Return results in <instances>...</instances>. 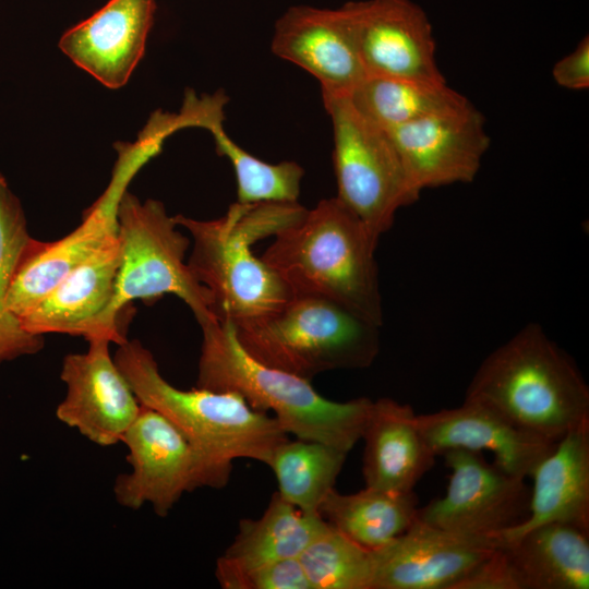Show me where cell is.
Instances as JSON below:
<instances>
[{"label": "cell", "mask_w": 589, "mask_h": 589, "mask_svg": "<svg viewBox=\"0 0 589 589\" xmlns=\"http://www.w3.org/2000/svg\"><path fill=\"white\" fill-rule=\"evenodd\" d=\"M113 358L141 405L167 417L191 444L200 489L225 488L236 459L267 465L275 448L289 438L273 416L253 409L237 394L173 386L137 339L119 345Z\"/></svg>", "instance_id": "cell-1"}, {"label": "cell", "mask_w": 589, "mask_h": 589, "mask_svg": "<svg viewBox=\"0 0 589 589\" xmlns=\"http://www.w3.org/2000/svg\"><path fill=\"white\" fill-rule=\"evenodd\" d=\"M306 208L296 203L230 205L216 219L176 215L191 236L188 265L212 298L219 321L240 326L279 310L293 294L281 278L252 250V245L299 221Z\"/></svg>", "instance_id": "cell-2"}, {"label": "cell", "mask_w": 589, "mask_h": 589, "mask_svg": "<svg viewBox=\"0 0 589 589\" xmlns=\"http://www.w3.org/2000/svg\"><path fill=\"white\" fill-rule=\"evenodd\" d=\"M200 326L203 338L196 387L239 395L253 409L269 412L288 434L300 440L321 442L348 454L361 440L371 399H327L311 381L252 357L231 322L215 318Z\"/></svg>", "instance_id": "cell-3"}, {"label": "cell", "mask_w": 589, "mask_h": 589, "mask_svg": "<svg viewBox=\"0 0 589 589\" xmlns=\"http://www.w3.org/2000/svg\"><path fill=\"white\" fill-rule=\"evenodd\" d=\"M377 242L335 196L320 201L299 221L279 231L261 259L292 294L326 298L381 327Z\"/></svg>", "instance_id": "cell-4"}, {"label": "cell", "mask_w": 589, "mask_h": 589, "mask_svg": "<svg viewBox=\"0 0 589 589\" xmlns=\"http://www.w3.org/2000/svg\"><path fill=\"white\" fill-rule=\"evenodd\" d=\"M465 398L551 442L589 421V388L581 373L537 323L482 361Z\"/></svg>", "instance_id": "cell-5"}, {"label": "cell", "mask_w": 589, "mask_h": 589, "mask_svg": "<svg viewBox=\"0 0 589 589\" xmlns=\"http://www.w3.org/2000/svg\"><path fill=\"white\" fill-rule=\"evenodd\" d=\"M380 328L326 298L293 294L236 332L259 361L311 381L327 371L370 366L380 352Z\"/></svg>", "instance_id": "cell-6"}, {"label": "cell", "mask_w": 589, "mask_h": 589, "mask_svg": "<svg viewBox=\"0 0 589 589\" xmlns=\"http://www.w3.org/2000/svg\"><path fill=\"white\" fill-rule=\"evenodd\" d=\"M175 216L153 199L141 202L127 190L118 206L121 263L115 292L103 322V338L117 346L128 340L119 314L133 300L154 303L166 294L181 299L199 325L215 320L207 289L185 262L191 239L177 229Z\"/></svg>", "instance_id": "cell-7"}, {"label": "cell", "mask_w": 589, "mask_h": 589, "mask_svg": "<svg viewBox=\"0 0 589 589\" xmlns=\"http://www.w3.org/2000/svg\"><path fill=\"white\" fill-rule=\"evenodd\" d=\"M322 97L333 124L336 196L380 239L420 193L386 130L361 116L347 96Z\"/></svg>", "instance_id": "cell-8"}, {"label": "cell", "mask_w": 589, "mask_h": 589, "mask_svg": "<svg viewBox=\"0 0 589 589\" xmlns=\"http://www.w3.org/2000/svg\"><path fill=\"white\" fill-rule=\"evenodd\" d=\"M446 493L418 509V519L450 532L498 539L528 515L530 489L524 478L489 464L481 453L450 449Z\"/></svg>", "instance_id": "cell-9"}, {"label": "cell", "mask_w": 589, "mask_h": 589, "mask_svg": "<svg viewBox=\"0 0 589 589\" xmlns=\"http://www.w3.org/2000/svg\"><path fill=\"white\" fill-rule=\"evenodd\" d=\"M155 152L151 145L120 158L110 184L72 232L56 241L29 240L8 292L7 305L14 315H25L69 272L117 239L120 197L133 175Z\"/></svg>", "instance_id": "cell-10"}, {"label": "cell", "mask_w": 589, "mask_h": 589, "mask_svg": "<svg viewBox=\"0 0 589 589\" xmlns=\"http://www.w3.org/2000/svg\"><path fill=\"white\" fill-rule=\"evenodd\" d=\"M121 443L131 470L117 477V503L137 510L149 505L166 517L184 493L200 489L197 460L183 433L164 414L142 405Z\"/></svg>", "instance_id": "cell-11"}, {"label": "cell", "mask_w": 589, "mask_h": 589, "mask_svg": "<svg viewBox=\"0 0 589 589\" xmlns=\"http://www.w3.org/2000/svg\"><path fill=\"white\" fill-rule=\"evenodd\" d=\"M368 75L446 82L432 25L411 0H364L341 7Z\"/></svg>", "instance_id": "cell-12"}, {"label": "cell", "mask_w": 589, "mask_h": 589, "mask_svg": "<svg viewBox=\"0 0 589 589\" xmlns=\"http://www.w3.org/2000/svg\"><path fill=\"white\" fill-rule=\"evenodd\" d=\"M110 345L91 340L85 352L64 356L60 378L65 395L56 408L60 422L103 447L121 443L142 407Z\"/></svg>", "instance_id": "cell-13"}, {"label": "cell", "mask_w": 589, "mask_h": 589, "mask_svg": "<svg viewBox=\"0 0 589 589\" xmlns=\"http://www.w3.org/2000/svg\"><path fill=\"white\" fill-rule=\"evenodd\" d=\"M483 115L470 103L386 130L407 175L424 189L473 181L490 146Z\"/></svg>", "instance_id": "cell-14"}, {"label": "cell", "mask_w": 589, "mask_h": 589, "mask_svg": "<svg viewBox=\"0 0 589 589\" xmlns=\"http://www.w3.org/2000/svg\"><path fill=\"white\" fill-rule=\"evenodd\" d=\"M500 539L443 530L418 518L371 551V589H456L500 545Z\"/></svg>", "instance_id": "cell-15"}, {"label": "cell", "mask_w": 589, "mask_h": 589, "mask_svg": "<svg viewBox=\"0 0 589 589\" xmlns=\"http://www.w3.org/2000/svg\"><path fill=\"white\" fill-rule=\"evenodd\" d=\"M273 52L304 69L322 95L348 96L366 76L340 8H289L276 22Z\"/></svg>", "instance_id": "cell-16"}, {"label": "cell", "mask_w": 589, "mask_h": 589, "mask_svg": "<svg viewBox=\"0 0 589 589\" xmlns=\"http://www.w3.org/2000/svg\"><path fill=\"white\" fill-rule=\"evenodd\" d=\"M417 420L436 456L450 449L489 450L495 466L524 479L556 443L522 430L491 407L468 398L459 407L417 414Z\"/></svg>", "instance_id": "cell-17"}, {"label": "cell", "mask_w": 589, "mask_h": 589, "mask_svg": "<svg viewBox=\"0 0 589 589\" xmlns=\"http://www.w3.org/2000/svg\"><path fill=\"white\" fill-rule=\"evenodd\" d=\"M154 12L155 0H110L68 29L59 47L103 85L119 88L143 57Z\"/></svg>", "instance_id": "cell-18"}, {"label": "cell", "mask_w": 589, "mask_h": 589, "mask_svg": "<svg viewBox=\"0 0 589 589\" xmlns=\"http://www.w3.org/2000/svg\"><path fill=\"white\" fill-rule=\"evenodd\" d=\"M120 263L117 237L69 272L21 316L23 328L37 336L64 334L83 337L87 342L104 339L103 322L113 297Z\"/></svg>", "instance_id": "cell-19"}, {"label": "cell", "mask_w": 589, "mask_h": 589, "mask_svg": "<svg viewBox=\"0 0 589 589\" xmlns=\"http://www.w3.org/2000/svg\"><path fill=\"white\" fill-rule=\"evenodd\" d=\"M527 517L500 536L510 542L549 522H566L589 530V421L562 436L530 476Z\"/></svg>", "instance_id": "cell-20"}, {"label": "cell", "mask_w": 589, "mask_h": 589, "mask_svg": "<svg viewBox=\"0 0 589 589\" xmlns=\"http://www.w3.org/2000/svg\"><path fill=\"white\" fill-rule=\"evenodd\" d=\"M361 438L365 486L412 492L436 455L422 435L411 406L392 398L372 400Z\"/></svg>", "instance_id": "cell-21"}, {"label": "cell", "mask_w": 589, "mask_h": 589, "mask_svg": "<svg viewBox=\"0 0 589 589\" xmlns=\"http://www.w3.org/2000/svg\"><path fill=\"white\" fill-rule=\"evenodd\" d=\"M327 522L309 515L275 492L257 519H242L238 533L216 561L215 577L221 588L239 575L286 558L299 557Z\"/></svg>", "instance_id": "cell-22"}, {"label": "cell", "mask_w": 589, "mask_h": 589, "mask_svg": "<svg viewBox=\"0 0 589 589\" xmlns=\"http://www.w3.org/2000/svg\"><path fill=\"white\" fill-rule=\"evenodd\" d=\"M501 543L520 589L589 588V530L549 522Z\"/></svg>", "instance_id": "cell-23"}, {"label": "cell", "mask_w": 589, "mask_h": 589, "mask_svg": "<svg viewBox=\"0 0 589 589\" xmlns=\"http://www.w3.org/2000/svg\"><path fill=\"white\" fill-rule=\"evenodd\" d=\"M416 493H398L364 486L342 494L332 490L318 515L334 529L368 551H375L401 533L418 517Z\"/></svg>", "instance_id": "cell-24"}, {"label": "cell", "mask_w": 589, "mask_h": 589, "mask_svg": "<svg viewBox=\"0 0 589 589\" xmlns=\"http://www.w3.org/2000/svg\"><path fill=\"white\" fill-rule=\"evenodd\" d=\"M353 108L384 130H393L469 100L446 82L365 76L347 96Z\"/></svg>", "instance_id": "cell-25"}, {"label": "cell", "mask_w": 589, "mask_h": 589, "mask_svg": "<svg viewBox=\"0 0 589 589\" xmlns=\"http://www.w3.org/2000/svg\"><path fill=\"white\" fill-rule=\"evenodd\" d=\"M347 455L321 442L287 438L275 448L267 466L276 477L277 493L285 501L305 514L318 515Z\"/></svg>", "instance_id": "cell-26"}, {"label": "cell", "mask_w": 589, "mask_h": 589, "mask_svg": "<svg viewBox=\"0 0 589 589\" xmlns=\"http://www.w3.org/2000/svg\"><path fill=\"white\" fill-rule=\"evenodd\" d=\"M32 238L22 203L0 172V364L44 348V336L26 332L7 305L12 276Z\"/></svg>", "instance_id": "cell-27"}, {"label": "cell", "mask_w": 589, "mask_h": 589, "mask_svg": "<svg viewBox=\"0 0 589 589\" xmlns=\"http://www.w3.org/2000/svg\"><path fill=\"white\" fill-rule=\"evenodd\" d=\"M207 130L214 136L217 153L229 159L237 179V202L296 203L300 194L303 168L294 161L269 164L263 161L237 143L225 132L223 120Z\"/></svg>", "instance_id": "cell-28"}, {"label": "cell", "mask_w": 589, "mask_h": 589, "mask_svg": "<svg viewBox=\"0 0 589 589\" xmlns=\"http://www.w3.org/2000/svg\"><path fill=\"white\" fill-rule=\"evenodd\" d=\"M298 558L312 589H371V552L328 524Z\"/></svg>", "instance_id": "cell-29"}, {"label": "cell", "mask_w": 589, "mask_h": 589, "mask_svg": "<svg viewBox=\"0 0 589 589\" xmlns=\"http://www.w3.org/2000/svg\"><path fill=\"white\" fill-rule=\"evenodd\" d=\"M227 589H312L298 557L280 560L237 576Z\"/></svg>", "instance_id": "cell-30"}, {"label": "cell", "mask_w": 589, "mask_h": 589, "mask_svg": "<svg viewBox=\"0 0 589 589\" xmlns=\"http://www.w3.org/2000/svg\"><path fill=\"white\" fill-rule=\"evenodd\" d=\"M456 589H520L503 544L500 543L486 560L456 586Z\"/></svg>", "instance_id": "cell-31"}, {"label": "cell", "mask_w": 589, "mask_h": 589, "mask_svg": "<svg viewBox=\"0 0 589 589\" xmlns=\"http://www.w3.org/2000/svg\"><path fill=\"white\" fill-rule=\"evenodd\" d=\"M557 85L572 89L584 91L589 87V38L584 37L577 47L558 60L552 70Z\"/></svg>", "instance_id": "cell-32"}]
</instances>
